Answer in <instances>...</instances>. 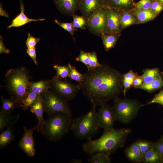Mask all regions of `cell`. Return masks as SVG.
<instances>
[{
  "instance_id": "cell-23",
  "label": "cell",
  "mask_w": 163,
  "mask_h": 163,
  "mask_svg": "<svg viewBox=\"0 0 163 163\" xmlns=\"http://www.w3.org/2000/svg\"><path fill=\"white\" fill-rule=\"evenodd\" d=\"M163 87V80L161 74L158 76L151 83L142 84L136 88L143 90L149 93H152L161 89Z\"/></svg>"
},
{
  "instance_id": "cell-45",
  "label": "cell",
  "mask_w": 163,
  "mask_h": 163,
  "mask_svg": "<svg viewBox=\"0 0 163 163\" xmlns=\"http://www.w3.org/2000/svg\"><path fill=\"white\" fill-rule=\"evenodd\" d=\"M10 53L9 50L5 46L3 41V37L0 36V54L5 53L6 54H9Z\"/></svg>"
},
{
  "instance_id": "cell-8",
  "label": "cell",
  "mask_w": 163,
  "mask_h": 163,
  "mask_svg": "<svg viewBox=\"0 0 163 163\" xmlns=\"http://www.w3.org/2000/svg\"><path fill=\"white\" fill-rule=\"evenodd\" d=\"M108 11L109 7L104 5L87 20V26L91 32L100 36L105 34Z\"/></svg>"
},
{
  "instance_id": "cell-22",
  "label": "cell",
  "mask_w": 163,
  "mask_h": 163,
  "mask_svg": "<svg viewBox=\"0 0 163 163\" xmlns=\"http://www.w3.org/2000/svg\"><path fill=\"white\" fill-rule=\"evenodd\" d=\"M51 79L30 82L29 90L39 94H41L50 89Z\"/></svg>"
},
{
  "instance_id": "cell-4",
  "label": "cell",
  "mask_w": 163,
  "mask_h": 163,
  "mask_svg": "<svg viewBox=\"0 0 163 163\" xmlns=\"http://www.w3.org/2000/svg\"><path fill=\"white\" fill-rule=\"evenodd\" d=\"M96 108L93 106L86 113L72 119L70 131L76 138L82 140L91 139L101 128Z\"/></svg>"
},
{
  "instance_id": "cell-21",
  "label": "cell",
  "mask_w": 163,
  "mask_h": 163,
  "mask_svg": "<svg viewBox=\"0 0 163 163\" xmlns=\"http://www.w3.org/2000/svg\"><path fill=\"white\" fill-rule=\"evenodd\" d=\"M19 115H13L11 112H0V130L12 127L17 122Z\"/></svg>"
},
{
  "instance_id": "cell-11",
  "label": "cell",
  "mask_w": 163,
  "mask_h": 163,
  "mask_svg": "<svg viewBox=\"0 0 163 163\" xmlns=\"http://www.w3.org/2000/svg\"><path fill=\"white\" fill-rule=\"evenodd\" d=\"M121 11L109 7L105 34L120 35V18Z\"/></svg>"
},
{
  "instance_id": "cell-14",
  "label": "cell",
  "mask_w": 163,
  "mask_h": 163,
  "mask_svg": "<svg viewBox=\"0 0 163 163\" xmlns=\"http://www.w3.org/2000/svg\"><path fill=\"white\" fill-rule=\"evenodd\" d=\"M81 0H53L59 11L68 16H72L79 9Z\"/></svg>"
},
{
  "instance_id": "cell-27",
  "label": "cell",
  "mask_w": 163,
  "mask_h": 163,
  "mask_svg": "<svg viewBox=\"0 0 163 163\" xmlns=\"http://www.w3.org/2000/svg\"><path fill=\"white\" fill-rule=\"evenodd\" d=\"M160 74L158 68H147L144 70L143 74L140 75L143 81L142 84H148L152 82Z\"/></svg>"
},
{
  "instance_id": "cell-18",
  "label": "cell",
  "mask_w": 163,
  "mask_h": 163,
  "mask_svg": "<svg viewBox=\"0 0 163 163\" xmlns=\"http://www.w3.org/2000/svg\"><path fill=\"white\" fill-rule=\"evenodd\" d=\"M131 11L136 17L138 24L145 23L152 20L157 15L151 8L132 9Z\"/></svg>"
},
{
  "instance_id": "cell-17",
  "label": "cell",
  "mask_w": 163,
  "mask_h": 163,
  "mask_svg": "<svg viewBox=\"0 0 163 163\" xmlns=\"http://www.w3.org/2000/svg\"><path fill=\"white\" fill-rule=\"evenodd\" d=\"M20 0L21 12L12 20L11 24L7 27V29L12 27H21L31 21H42L45 20V19L44 18L36 19L30 18L27 17L24 13V5L22 1V0Z\"/></svg>"
},
{
  "instance_id": "cell-19",
  "label": "cell",
  "mask_w": 163,
  "mask_h": 163,
  "mask_svg": "<svg viewBox=\"0 0 163 163\" xmlns=\"http://www.w3.org/2000/svg\"><path fill=\"white\" fill-rule=\"evenodd\" d=\"M125 153L127 158L130 161L138 163L143 162V155L135 142L126 149Z\"/></svg>"
},
{
  "instance_id": "cell-32",
  "label": "cell",
  "mask_w": 163,
  "mask_h": 163,
  "mask_svg": "<svg viewBox=\"0 0 163 163\" xmlns=\"http://www.w3.org/2000/svg\"><path fill=\"white\" fill-rule=\"evenodd\" d=\"M88 161L90 163H110L111 160L110 156L102 153H97L91 155Z\"/></svg>"
},
{
  "instance_id": "cell-15",
  "label": "cell",
  "mask_w": 163,
  "mask_h": 163,
  "mask_svg": "<svg viewBox=\"0 0 163 163\" xmlns=\"http://www.w3.org/2000/svg\"><path fill=\"white\" fill-rule=\"evenodd\" d=\"M30 111L36 115L38 120L37 124L36 126L38 131L41 132L46 122L43 117L44 112L42 101V94H40L36 102L30 107Z\"/></svg>"
},
{
  "instance_id": "cell-1",
  "label": "cell",
  "mask_w": 163,
  "mask_h": 163,
  "mask_svg": "<svg viewBox=\"0 0 163 163\" xmlns=\"http://www.w3.org/2000/svg\"><path fill=\"white\" fill-rule=\"evenodd\" d=\"M123 74L107 65L101 64L87 70L78 84L92 106L96 107L119 97L123 90Z\"/></svg>"
},
{
  "instance_id": "cell-20",
  "label": "cell",
  "mask_w": 163,
  "mask_h": 163,
  "mask_svg": "<svg viewBox=\"0 0 163 163\" xmlns=\"http://www.w3.org/2000/svg\"><path fill=\"white\" fill-rule=\"evenodd\" d=\"M138 24L136 17L131 10L121 11L120 18V25L121 30L130 26Z\"/></svg>"
},
{
  "instance_id": "cell-25",
  "label": "cell",
  "mask_w": 163,
  "mask_h": 163,
  "mask_svg": "<svg viewBox=\"0 0 163 163\" xmlns=\"http://www.w3.org/2000/svg\"><path fill=\"white\" fill-rule=\"evenodd\" d=\"M123 90L122 92L125 96L127 92L132 86L134 79L139 75L137 72H135L132 69L123 74Z\"/></svg>"
},
{
  "instance_id": "cell-41",
  "label": "cell",
  "mask_w": 163,
  "mask_h": 163,
  "mask_svg": "<svg viewBox=\"0 0 163 163\" xmlns=\"http://www.w3.org/2000/svg\"><path fill=\"white\" fill-rule=\"evenodd\" d=\"M40 40V38L34 37L29 33L25 44L27 48L35 47L37 44Z\"/></svg>"
},
{
  "instance_id": "cell-26",
  "label": "cell",
  "mask_w": 163,
  "mask_h": 163,
  "mask_svg": "<svg viewBox=\"0 0 163 163\" xmlns=\"http://www.w3.org/2000/svg\"><path fill=\"white\" fill-rule=\"evenodd\" d=\"M14 128L10 127L2 132L0 135V148L2 149L10 144L14 139Z\"/></svg>"
},
{
  "instance_id": "cell-12",
  "label": "cell",
  "mask_w": 163,
  "mask_h": 163,
  "mask_svg": "<svg viewBox=\"0 0 163 163\" xmlns=\"http://www.w3.org/2000/svg\"><path fill=\"white\" fill-rule=\"evenodd\" d=\"M24 133L23 136L18 143L19 146L29 157L34 156L35 149L33 137V132L37 129L35 126L33 128L28 129L24 127Z\"/></svg>"
},
{
  "instance_id": "cell-40",
  "label": "cell",
  "mask_w": 163,
  "mask_h": 163,
  "mask_svg": "<svg viewBox=\"0 0 163 163\" xmlns=\"http://www.w3.org/2000/svg\"><path fill=\"white\" fill-rule=\"evenodd\" d=\"M75 60L77 61L82 62L88 68L89 63V57L88 52H85L81 50L79 56L76 58Z\"/></svg>"
},
{
  "instance_id": "cell-24",
  "label": "cell",
  "mask_w": 163,
  "mask_h": 163,
  "mask_svg": "<svg viewBox=\"0 0 163 163\" xmlns=\"http://www.w3.org/2000/svg\"><path fill=\"white\" fill-rule=\"evenodd\" d=\"M143 162L146 163H163V159L153 146L143 156Z\"/></svg>"
},
{
  "instance_id": "cell-36",
  "label": "cell",
  "mask_w": 163,
  "mask_h": 163,
  "mask_svg": "<svg viewBox=\"0 0 163 163\" xmlns=\"http://www.w3.org/2000/svg\"><path fill=\"white\" fill-rule=\"evenodd\" d=\"M135 142L139 147L143 155L151 149L154 144V142L143 140H139Z\"/></svg>"
},
{
  "instance_id": "cell-48",
  "label": "cell",
  "mask_w": 163,
  "mask_h": 163,
  "mask_svg": "<svg viewBox=\"0 0 163 163\" xmlns=\"http://www.w3.org/2000/svg\"><path fill=\"white\" fill-rule=\"evenodd\" d=\"M71 162L73 163H81L82 161L78 159H72L71 161Z\"/></svg>"
},
{
  "instance_id": "cell-6",
  "label": "cell",
  "mask_w": 163,
  "mask_h": 163,
  "mask_svg": "<svg viewBox=\"0 0 163 163\" xmlns=\"http://www.w3.org/2000/svg\"><path fill=\"white\" fill-rule=\"evenodd\" d=\"M142 106L141 102L134 99L119 97L115 98L113 107L116 120L124 123H130Z\"/></svg>"
},
{
  "instance_id": "cell-33",
  "label": "cell",
  "mask_w": 163,
  "mask_h": 163,
  "mask_svg": "<svg viewBox=\"0 0 163 163\" xmlns=\"http://www.w3.org/2000/svg\"><path fill=\"white\" fill-rule=\"evenodd\" d=\"M72 16L73 21L72 23L75 28L83 29H85V26L87 25V21L85 18L82 16H80L75 14Z\"/></svg>"
},
{
  "instance_id": "cell-43",
  "label": "cell",
  "mask_w": 163,
  "mask_h": 163,
  "mask_svg": "<svg viewBox=\"0 0 163 163\" xmlns=\"http://www.w3.org/2000/svg\"><path fill=\"white\" fill-rule=\"evenodd\" d=\"M154 146L163 159V140L160 139L154 142Z\"/></svg>"
},
{
  "instance_id": "cell-13",
  "label": "cell",
  "mask_w": 163,
  "mask_h": 163,
  "mask_svg": "<svg viewBox=\"0 0 163 163\" xmlns=\"http://www.w3.org/2000/svg\"><path fill=\"white\" fill-rule=\"evenodd\" d=\"M103 0H81L79 10L87 20L104 5Z\"/></svg>"
},
{
  "instance_id": "cell-39",
  "label": "cell",
  "mask_w": 163,
  "mask_h": 163,
  "mask_svg": "<svg viewBox=\"0 0 163 163\" xmlns=\"http://www.w3.org/2000/svg\"><path fill=\"white\" fill-rule=\"evenodd\" d=\"M153 103H157L163 105V90L161 89L159 93L156 94L150 101L143 104V106Z\"/></svg>"
},
{
  "instance_id": "cell-38",
  "label": "cell",
  "mask_w": 163,
  "mask_h": 163,
  "mask_svg": "<svg viewBox=\"0 0 163 163\" xmlns=\"http://www.w3.org/2000/svg\"><path fill=\"white\" fill-rule=\"evenodd\" d=\"M153 0H140L135 2L133 9H149L151 8Z\"/></svg>"
},
{
  "instance_id": "cell-2",
  "label": "cell",
  "mask_w": 163,
  "mask_h": 163,
  "mask_svg": "<svg viewBox=\"0 0 163 163\" xmlns=\"http://www.w3.org/2000/svg\"><path fill=\"white\" fill-rule=\"evenodd\" d=\"M132 132L128 128L113 129L105 131L99 138L88 140L82 146V150L89 155L97 153H104L108 156L123 147L126 139Z\"/></svg>"
},
{
  "instance_id": "cell-34",
  "label": "cell",
  "mask_w": 163,
  "mask_h": 163,
  "mask_svg": "<svg viewBox=\"0 0 163 163\" xmlns=\"http://www.w3.org/2000/svg\"><path fill=\"white\" fill-rule=\"evenodd\" d=\"M69 64L70 69L69 77L71 79L76 81L78 83L81 82L83 79L84 74L78 71L74 66H72L70 63Z\"/></svg>"
},
{
  "instance_id": "cell-29",
  "label": "cell",
  "mask_w": 163,
  "mask_h": 163,
  "mask_svg": "<svg viewBox=\"0 0 163 163\" xmlns=\"http://www.w3.org/2000/svg\"><path fill=\"white\" fill-rule=\"evenodd\" d=\"M120 35L103 34L101 36L105 50L108 51L114 48Z\"/></svg>"
},
{
  "instance_id": "cell-35",
  "label": "cell",
  "mask_w": 163,
  "mask_h": 163,
  "mask_svg": "<svg viewBox=\"0 0 163 163\" xmlns=\"http://www.w3.org/2000/svg\"><path fill=\"white\" fill-rule=\"evenodd\" d=\"M88 54L89 57V63L88 70L93 69L101 65V64L98 61L97 55L95 52H88Z\"/></svg>"
},
{
  "instance_id": "cell-10",
  "label": "cell",
  "mask_w": 163,
  "mask_h": 163,
  "mask_svg": "<svg viewBox=\"0 0 163 163\" xmlns=\"http://www.w3.org/2000/svg\"><path fill=\"white\" fill-rule=\"evenodd\" d=\"M100 106L97 113L101 128L105 131L113 129L116 120L113 106L107 103L102 104Z\"/></svg>"
},
{
  "instance_id": "cell-44",
  "label": "cell",
  "mask_w": 163,
  "mask_h": 163,
  "mask_svg": "<svg viewBox=\"0 0 163 163\" xmlns=\"http://www.w3.org/2000/svg\"><path fill=\"white\" fill-rule=\"evenodd\" d=\"M26 52L28 55L33 60L35 64L37 65L38 63L37 61L35 47L27 48L26 50Z\"/></svg>"
},
{
  "instance_id": "cell-16",
  "label": "cell",
  "mask_w": 163,
  "mask_h": 163,
  "mask_svg": "<svg viewBox=\"0 0 163 163\" xmlns=\"http://www.w3.org/2000/svg\"><path fill=\"white\" fill-rule=\"evenodd\" d=\"M104 4L110 8L120 11H129L133 9L134 0H103Z\"/></svg>"
},
{
  "instance_id": "cell-42",
  "label": "cell",
  "mask_w": 163,
  "mask_h": 163,
  "mask_svg": "<svg viewBox=\"0 0 163 163\" xmlns=\"http://www.w3.org/2000/svg\"><path fill=\"white\" fill-rule=\"evenodd\" d=\"M151 9L153 12L157 14L163 9V4L157 0H153Z\"/></svg>"
},
{
  "instance_id": "cell-47",
  "label": "cell",
  "mask_w": 163,
  "mask_h": 163,
  "mask_svg": "<svg viewBox=\"0 0 163 163\" xmlns=\"http://www.w3.org/2000/svg\"><path fill=\"white\" fill-rule=\"evenodd\" d=\"M0 11L1 16L9 18L8 14L3 9L2 5L1 3L0 4Z\"/></svg>"
},
{
  "instance_id": "cell-37",
  "label": "cell",
  "mask_w": 163,
  "mask_h": 163,
  "mask_svg": "<svg viewBox=\"0 0 163 163\" xmlns=\"http://www.w3.org/2000/svg\"><path fill=\"white\" fill-rule=\"evenodd\" d=\"M54 21L56 24L67 31L72 36L74 34V32L77 30V29L74 27L72 23L61 22L58 21L57 19H55Z\"/></svg>"
},
{
  "instance_id": "cell-51",
  "label": "cell",
  "mask_w": 163,
  "mask_h": 163,
  "mask_svg": "<svg viewBox=\"0 0 163 163\" xmlns=\"http://www.w3.org/2000/svg\"><path fill=\"white\" fill-rule=\"evenodd\" d=\"M161 139L163 140V135Z\"/></svg>"
},
{
  "instance_id": "cell-46",
  "label": "cell",
  "mask_w": 163,
  "mask_h": 163,
  "mask_svg": "<svg viewBox=\"0 0 163 163\" xmlns=\"http://www.w3.org/2000/svg\"><path fill=\"white\" fill-rule=\"evenodd\" d=\"M143 83L142 79L139 76L135 78L133 82L132 86L134 88L141 85Z\"/></svg>"
},
{
  "instance_id": "cell-49",
  "label": "cell",
  "mask_w": 163,
  "mask_h": 163,
  "mask_svg": "<svg viewBox=\"0 0 163 163\" xmlns=\"http://www.w3.org/2000/svg\"><path fill=\"white\" fill-rule=\"evenodd\" d=\"M158 1L163 4V0H157Z\"/></svg>"
},
{
  "instance_id": "cell-3",
  "label": "cell",
  "mask_w": 163,
  "mask_h": 163,
  "mask_svg": "<svg viewBox=\"0 0 163 163\" xmlns=\"http://www.w3.org/2000/svg\"><path fill=\"white\" fill-rule=\"evenodd\" d=\"M4 82L11 97L15 100L21 107L22 101L29 90L31 76L29 72L23 66L8 70Z\"/></svg>"
},
{
  "instance_id": "cell-28",
  "label": "cell",
  "mask_w": 163,
  "mask_h": 163,
  "mask_svg": "<svg viewBox=\"0 0 163 163\" xmlns=\"http://www.w3.org/2000/svg\"><path fill=\"white\" fill-rule=\"evenodd\" d=\"M1 100L2 107L0 112H11L14 109L20 107L18 103L11 97L10 99H6L2 96Z\"/></svg>"
},
{
  "instance_id": "cell-30",
  "label": "cell",
  "mask_w": 163,
  "mask_h": 163,
  "mask_svg": "<svg viewBox=\"0 0 163 163\" xmlns=\"http://www.w3.org/2000/svg\"><path fill=\"white\" fill-rule=\"evenodd\" d=\"M40 95L29 90L22 101L21 107L24 110H27L36 101Z\"/></svg>"
},
{
  "instance_id": "cell-7",
  "label": "cell",
  "mask_w": 163,
  "mask_h": 163,
  "mask_svg": "<svg viewBox=\"0 0 163 163\" xmlns=\"http://www.w3.org/2000/svg\"><path fill=\"white\" fill-rule=\"evenodd\" d=\"M44 111L49 115L62 112L72 116V111L68 101L52 91L49 90L42 94Z\"/></svg>"
},
{
  "instance_id": "cell-31",
  "label": "cell",
  "mask_w": 163,
  "mask_h": 163,
  "mask_svg": "<svg viewBox=\"0 0 163 163\" xmlns=\"http://www.w3.org/2000/svg\"><path fill=\"white\" fill-rule=\"evenodd\" d=\"M53 67L56 72V75L53 77L55 78H63L65 80L69 76L70 68L69 63L66 66H59L56 65H53Z\"/></svg>"
},
{
  "instance_id": "cell-5",
  "label": "cell",
  "mask_w": 163,
  "mask_h": 163,
  "mask_svg": "<svg viewBox=\"0 0 163 163\" xmlns=\"http://www.w3.org/2000/svg\"><path fill=\"white\" fill-rule=\"evenodd\" d=\"M72 120V116L62 112L49 115L41 132L48 140H59L70 130Z\"/></svg>"
},
{
  "instance_id": "cell-50",
  "label": "cell",
  "mask_w": 163,
  "mask_h": 163,
  "mask_svg": "<svg viewBox=\"0 0 163 163\" xmlns=\"http://www.w3.org/2000/svg\"><path fill=\"white\" fill-rule=\"evenodd\" d=\"M160 73L163 78V72H161Z\"/></svg>"
},
{
  "instance_id": "cell-9",
  "label": "cell",
  "mask_w": 163,
  "mask_h": 163,
  "mask_svg": "<svg viewBox=\"0 0 163 163\" xmlns=\"http://www.w3.org/2000/svg\"><path fill=\"white\" fill-rule=\"evenodd\" d=\"M50 89L67 101L74 99L80 90L78 84L74 85L66 80L63 81L53 77L51 79Z\"/></svg>"
}]
</instances>
